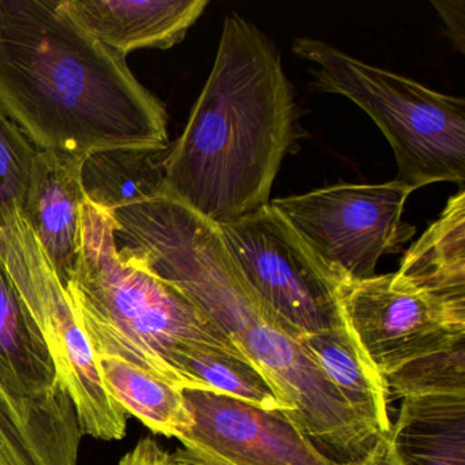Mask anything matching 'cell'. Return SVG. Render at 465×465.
<instances>
[{
	"label": "cell",
	"mask_w": 465,
	"mask_h": 465,
	"mask_svg": "<svg viewBox=\"0 0 465 465\" xmlns=\"http://www.w3.org/2000/svg\"><path fill=\"white\" fill-rule=\"evenodd\" d=\"M293 51L315 64L322 91L347 97L380 127L396 157V181L413 190L438 182L464 187V99L364 64L321 40H295Z\"/></svg>",
	"instance_id": "5"
},
{
	"label": "cell",
	"mask_w": 465,
	"mask_h": 465,
	"mask_svg": "<svg viewBox=\"0 0 465 465\" xmlns=\"http://www.w3.org/2000/svg\"><path fill=\"white\" fill-rule=\"evenodd\" d=\"M298 108L276 47L231 15L186 129L170 143L165 194L216 227L271 203Z\"/></svg>",
	"instance_id": "3"
},
{
	"label": "cell",
	"mask_w": 465,
	"mask_h": 465,
	"mask_svg": "<svg viewBox=\"0 0 465 465\" xmlns=\"http://www.w3.org/2000/svg\"><path fill=\"white\" fill-rule=\"evenodd\" d=\"M342 317L383 378L465 342V304L394 284L391 273L339 287Z\"/></svg>",
	"instance_id": "9"
},
{
	"label": "cell",
	"mask_w": 465,
	"mask_h": 465,
	"mask_svg": "<svg viewBox=\"0 0 465 465\" xmlns=\"http://www.w3.org/2000/svg\"><path fill=\"white\" fill-rule=\"evenodd\" d=\"M64 288L97 359H122L182 391H200L184 371L187 358L232 356L250 363L183 293L119 258L110 214L88 201L80 257Z\"/></svg>",
	"instance_id": "4"
},
{
	"label": "cell",
	"mask_w": 465,
	"mask_h": 465,
	"mask_svg": "<svg viewBox=\"0 0 465 465\" xmlns=\"http://www.w3.org/2000/svg\"><path fill=\"white\" fill-rule=\"evenodd\" d=\"M194 424L173 462L187 465H345L326 456L280 411L206 391H184Z\"/></svg>",
	"instance_id": "10"
},
{
	"label": "cell",
	"mask_w": 465,
	"mask_h": 465,
	"mask_svg": "<svg viewBox=\"0 0 465 465\" xmlns=\"http://www.w3.org/2000/svg\"><path fill=\"white\" fill-rule=\"evenodd\" d=\"M0 105L37 151L167 148L164 104L64 6L0 0Z\"/></svg>",
	"instance_id": "2"
},
{
	"label": "cell",
	"mask_w": 465,
	"mask_h": 465,
	"mask_svg": "<svg viewBox=\"0 0 465 465\" xmlns=\"http://www.w3.org/2000/svg\"><path fill=\"white\" fill-rule=\"evenodd\" d=\"M173 456L153 438L141 440L129 453L122 457L119 465H173Z\"/></svg>",
	"instance_id": "24"
},
{
	"label": "cell",
	"mask_w": 465,
	"mask_h": 465,
	"mask_svg": "<svg viewBox=\"0 0 465 465\" xmlns=\"http://www.w3.org/2000/svg\"><path fill=\"white\" fill-rule=\"evenodd\" d=\"M437 9L448 36L460 53H465V2L464 0H440L432 2Z\"/></svg>",
	"instance_id": "23"
},
{
	"label": "cell",
	"mask_w": 465,
	"mask_h": 465,
	"mask_svg": "<svg viewBox=\"0 0 465 465\" xmlns=\"http://www.w3.org/2000/svg\"><path fill=\"white\" fill-rule=\"evenodd\" d=\"M415 190L401 182L334 184L277 198L271 208L290 225L326 276L340 287L377 276V263L415 233L402 222Z\"/></svg>",
	"instance_id": "6"
},
{
	"label": "cell",
	"mask_w": 465,
	"mask_h": 465,
	"mask_svg": "<svg viewBox=\"0 0 465 465\" xmlns=\"http://www.w3.org/2000/svg\"><path fill=\"white\" fill-rule=\"evenodd\" d=\"M83 437L64 383L32 396L0 381V465H78Z\"/></svg>",
	"instance_id": "11"
},
{
	"label": "cell",
	"mask_w": 465,
	"mask_h": 465,
	"mask_svg": "<svg viewBox=\"0 0 465 465\" xmlns=\"http://www.w3.org/2000/svg\"><path fill=\"white\" fill-rule=\"evenodd\" d=\"M217 228L250 288L296 331L322 333L345 325L339 287L271 205Z\"/></svg>",
	"instance_id": "8"
},
{
	"label": "cell",
	"mask_w": 465,
	"mask_h": 465,
	"mask_svg": "<svg viewBox=\"0 0 465 465\" xmlns=\"http://www.w3.org/2000/svg\"><path fill=\"white\" fill-rule=\"evenodd\" d=\"M208 5V0H64L89 34L124 56L179 45Z\"/></svg>",
	"instance_id": "13"
},
{
	"label": "cell",
	"mask_w": 465,
	"mask_h": 465,
	"mask_svg": "<svg viewBox=\"0 0 465 465\" xmlns=\"http://www.w3.org/2000/svg\"><path fill=\"white\" fill-rule=\"evenodd\" d=\"M184 371L200 391L239 400L262 411L284 412L260 371L247 361L232 356L195 355L184 361Z\"/></svg>",
	"instance_id": "20"
},
{
	"label": "cell",
	"mask_w": 465,
	"mask_h": 465,
	"mask_svg": "<svg viewBox=\"0 0 465 465\" xmlns=\"http://www.w3.org/2000/svg\"><path fill=\"white\" fill-rule=\"evenodd\" d=\"M116 252L175 287L258 370L282 415L326 456L355 461L378 434L344 401L296 331L258 298L223 243L216 225L168 195L111 213Z\"/></svg>",
	"instance_id": "1"
},
{
	"label": "cell",
	"mask_w": 465,
	"mask_h": 465,
	"mask_svg": "<svg viewBox=\"0 0 465 465\" xmlns=\"http://www.w3.org/2000/svg\"><path fill=\"white\" fill-rule=\"evenodd\" d=\"M83 157L39 151L23 217L34 231L62 284L66 285L81 250Z\"/></svg>",
	"instance_id": "12"
},
{
	"label": "cell",
	"mask_w": 465,
	"mask_h": 465,
	"mask_svg": "<svg viewBox=\"0 0 465 465\" xmlns=\"http://www.w3.org/2000/svg\"><path fill=\"white\" fill-rule=\"evenodd\" d=\"M302 342L348 407L378 437L391 434L393 421L385 380L370 363L347 323L333 331L303 334Z\"/></svg>",
	"instance_id": "15"
},
{
	"label": "cell",
	"mask_w": 465,
	"mask_h": 465,
	"mask_svg": "<svg viewBox=\"0 0 465 465\" xmlns=\"http://www.w3.org/2000/svg\"><path fill=\"white\" fill-rule=\"evenodd\" d=\"M394 284L465 304V192L451 195L440 216L405 252Z\"/></svg>",
	"instance_id": "14"
},
{
	"label": "cell",
	"mask_w": 465,
	"mask_h": 465,
	"mask_svg": "<svg viewBox=\"0 0 465 465\" xmlns=\"http://www.w3.org/2000/svg\"><path fill=\"white\" fill-rule=\"evenodd\" d=\"M0 381L45 396L62 385L47 344L0 258Z\"/></svg>",
	"instance_id": "16"
},
{
	"label": "cell",
	"mask_w": 465,
	"mask_h": 465,
	"mask_svg": "<svg viewBox=\"0 0 465 465\" xmlns=\"http://www.w3.org/2000/svg\"><path fill=\"white\" fill-rule=\"evenodd\" d=\"M391 440L401 465H465V397L402 400Z\"/></svg>",
	"instance_id": "17"
},
{
	"label": "cell",
	"mask_w": 465,
	"mask_h": 465,
	"mask_svg": "<svg viewBox=\"0 0 465 465\" xmlns=\"http://www.w3.org/2000/svg\"><path fill=\"white\" fill-rule=\"evenodd\" d=\"M39 151L0 105V230L23 214Z\"/></svg>",
	"instance_id": "22"
},
{
	"label": "cell",
	"mask_w": 465,
	"mask_h": 465,
	"mask_svg": "<svg viewBox=\"0 0 465 465\" xmlns=\"http://www.w3.org/2000/svg\"><path fill=\"white\" fill-rule=\"evenodd\" d=\"M173 465H187V464H181V462H173Z\"/></svg>",
	"instance_id": "26"
},
{
	"label": "cell",
	"mask_w": 465,
	"mask_h": 465,
	"mask_svg": "<svg viewBox=\"0 0 465 465\" xmlns=\"http://www.w3.org/2000/svg\"><path fill=\"white\" fill-rule=\"evenodd\" d=\"M389 396L401 400L465 397V342L386 375Z\"/></svg>",
	"instance_id": "21"
},
{
	"label": "cell",
	"mask_w": 465,
	"mask_h": 465,
	"mask_svg": "<svg viewBox=\"0 0 465 465\" xmlns=\"http://www.w3.org/2000/svg\"><path fill=\"white\" fill-rule=\"evenodd\" d=\"M0 258L47 344L83 434L103 440L124 438L126 412L108 391L66 288L23 214L0 230Z\"/></svg>",
	"instance_id": "7"
},
{
	"label": "cell",
	"mask_w": 465,
	"mask_h": 465,
	"mask_svg": "<svg viewBox=\"0 0 465 465\" xmlns=\"http://www.w3.org/2000/svg\"><path fill=\"white\" fill-rule=\"evenodd\" d=\"M345 465H401L391 443V434L378 438L369 451L355 461Z\"/></svg>",
	"instance_id": "25"
},
{
	"label": "cell",
	"mask_w": 465,
	"mask_h": 465,
	"mask_svg": "<svg viewBox=\"0 0 465 465\" xmlns=\"http://www.w3.org/2000/svg\"><path fill=\"white\" fill-rule=\"evenodd\" d=\"M100 372L111 396L149 430L178 438L194 424L184 391L118 358H100Z\"/></svg>",
	"instance_id": "19"
},
{
	"label": "cell",
	"mask_w": 465,
	"mask_h": 465,
	"mask_svg": "<svg viewBox=\"0 0 465 465\" xmlns=\"http://www.w3.org/2000/svg\"><path fill=\"white\" fill-rule=\"evenodd\" d=\"M167 148H116L97 152L81 165L86 201L111 214L165 194Z\"/></svg>",
	"instance_id": "18"
}]
</instances>
